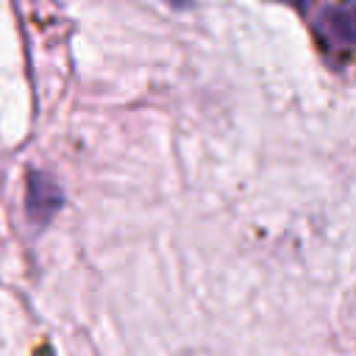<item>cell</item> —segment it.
I'll list each match as a JSON object with an SVG mask.
<instances>
[{"label": "cell", "instance_id": "277c9868", "mask_svg": "<svg viewBox=\"0 0 356 356\" xmlns=\"http://www.w3.org/2000/svg\"><path fill=\"white\" fill-rule=\"evenodd\" d=\"M289 3H292L298 11H309V6H312V0H289Z\"/></svg>", "mask_w": 356, "mask_h": 356}, {"label": "cell", "instance_id": "6da1fadb", "mask_svg": "<svg viewBox=\"0 0 356 356\" xmlns=\"http://www.w3.org/2000/svg\"><path fill=\"white\" fill-rule=\"evenodd\" d=\"M312 33L325 58L345 70L353 56V6L350 0H328L312 19Z\"/></svg>", "mask_w": 356, "mask_h": 356}, {"label": "cell", "instance_id": "3957f363", "mask_svg": "<svg viewBox=\"0 0 356 356\" xmlns=\"http://www.w3.org/2000/svg\"><path fill=\"white\" fill-rule=\"evenodd\" d=\"M170 8H175V11H186V8H195L197 6V0H164Z\"/></svg>", "mask_w": 356, "mask_h": 356}, {"label": "cell", "instance_id": "7a4b0ae2", "mask_svg": "<svg viewBox=\"0 0 356 356\" xmlns=\"http://www.w3.org/2000/svg\"><path fill=\"white\" fill-rule=\"evenodd\" d=\"M64 206V192L58 181L44 172V170H28L25 175V217L36 225L44 228Z\"/></svg>", "mask_w": 356, "mask_h": 356}]
</instances>
